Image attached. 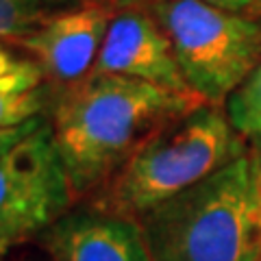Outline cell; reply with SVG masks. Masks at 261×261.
Instances as JSON below:
<instances>
[{"label":"cell","mask_w":261,"mask_h":261,"mask_svg":"<svg viewBox=\"0 0 261 261\" xmlns=\"http://www.w3.org/2000/svg\"><path fill=\"white\" fill-rule=\"evenodd\" d=\"M226 116L240 135L261 137V61L226 100Z\"/></svg>","instance_id":"obj_11"},{"label":"cell","mask_w":261,"mask_h":261,"mask_svg":"<svg viewBox=\"0 0 261 261\" xmlns=\"http://www.w3.org/2000/svg\"><path fill=\"white\" fill-rule=\"evenodd\" d=\"M111 7L89 0L74 9H65L39 31L18 39V44L35 55L48 79L74 85L94 72L98 53L113 20Z\"/></svg>","instance_id":"obj_7"},{"label":"cell","mask_w":261,"mask_h":261,"mask_svg":"<svg viewBox=\"0 0 261 261\" xmlns=\"http://www.w3.org/2000/svg\"><path fill=\"white\" fill-rule=\"evenodd\" d=\"M94 72L120 74L172 92L194 94L183 79L166 31L154 15L140 7L122 9V13L113 15Z\"/></svg>","instance_id":"obj_6"},{"label":"cell","mask_w":261,"mask_h":261,"mask_svg":"<svg viewBox=\"0 0 261 261\" xmlns=\"http://www.w3.org/2000/svg\"><path fill=\"white\" fill-rule=\"evenodd\" d=\"M137 222L154 261H261V198L250 154Z\"/></svg>","instance_id":"obj_2"},{"label":"cell","mask_w":261,"mask_h":261,"mask_svg":"<svg viewBox=\"0 0 261 261\" xmlns=\"http://www.w3.org/2000/svg\"><path fill=\"white\" fill-rule=\"evenodd\" d=\"M200 3L211 5V7H218V9H224V11L238 13L242 9H246V7H250L255 0H200Z\"/></svg>","instance_id":"obj_13"},{"label":"cell","mask_w":261,"mask_h":261,"mask_svg":"<svg viewBox=\"0 0 261 261\" xmlns=\"http://www.w3.org/2000/svg\"><path fill=\"white\" fill-rule=\"evenodd\" d=\"M238 135L226 113L209 102L163 122L113 176L105 209L142 218L244 157L246 146Z\"/></svg>","instance_id":"obj_3"},{"label":"cell","mask_w":261,"mask_h":261,"mask_svg":"<svg viewBox=\"0 0 261 261\" xmlns=\"http://www.w3.org/2000/svg\"><path fill=\"white\" fill-rule=\"evenodd\" d=\"M146 0H109V5L118 7V9H133V7H142Z\"/></svg>","instance_id":"obj_16"},{"label":"cell","mask_w":261,"mask_h":261,"mask_svg":"<svg viewBox=\"0 0 261 261\" xmlns=\"http://www.w3.org/2000/svg\"><path fill=\"white\" fill-rule=\"evenodd\" d=\"M44 120L39 118H33L29 122H24V124H18V126H9V128H0V157H3L5 152H9L15 144H20L24 137H29L33 130H35L39 124H42Z\"/></svg>","instance_id":"obj_12"},{"label":"cell","mask_w":261,"mask_h":261,"mask_svg":"<svg viewBox=\"0 0 261 261\" xmlns=\"http://www.w3.org/2000/svg\"><path fill=\"white\" fill-rule=\"evenodd\" d=\"M152 15L172 44L187 87L226 102L261 61V24L200 0H157Z\"/></svg>","instance_id":"obj_4"},{"label":"cell","mask_w":261,"mask_h":261,"mask_svg":"<svg viewBox=\"0 0 261 261\" xmlns=\"http://www.w3.org/2000/svg\"><path fill=\"white\" fill-rule=\"evenodd\" d=\"M202 102L196 94L105 72L70 85L55 102L50 126L74 194L107 181L154 128Z\"/></svg>","instance_id":"obj_1"},{"label":"cell","mask_w":261,"mask_h":261,"mask_svg":"<svg viewBox=\"0 0 261 261\" xmlns=\"http://www.w3.org/2000/svg\"><path fill=\"white\" fill-rule=\"evenodd\" d=\"M74 196L53 126L42 122L0 157V255L46 233L68 214Z\"/></svg>","instance_id":"obj_5"},{"label":"cell","mask_w":261,"mask_h":261,"mask_svg":"<svg viewBox=\"0 0 261 261\" xmlns=\"http://www.w3.org/2000/svg\"><path fill=\"white\" fill-rule=\"evenodd\" d=\"M252 170H255V178H257V187H259V198H261V137L252 140Z\"/></svg>","instance_id":"obj_14"},{"label":"cell","mask_w":261,"mask_h":261,"mask_svg":"<svg viewBox=\"0 0 261 261\" xmlns=\"http://www.w3.org/2000/svg\"><path fill=\"white\" fill-rule=\"evenodd\" d=\"M42 244L53 261H154L142 224L109 209L68 211Z\"/></svg>","instance_id":"obj_8"},{"label":"cell","mask_w":261,"mask_h":261,"mask_svg":"<svg viewBox=\"0 0 261 261\" xmlns=\"http://www.w3.org/2000/svg\"><path fill=\"white\" fill-rule=\"evenodd\" d=\"M42 76V68L29 61H18L13 70L0 76V128L37 118L44 105V94L39 89Z\"/></svg>","instance_id":"obj_9"},{"label":"cell","mask_w":261,"mask_h":261,"mask_svg":"<svg viewBox=\"0 0 261 261\" xmlns=\"http://www.w3.org/2000/svg\"><path fill=\"white\" fill-rule=\"evenodd\" d=\"M65 5L68 0H0V37L18 42L65 11Z\"/></svg>","instance_id":"obj_10"},{"label":"cell","mask_w":261,"mask_h":261,"mask_svg":"<svg viewBox=\"0 0 261 261\" xmlns=\"http://www.w3.org/2000/svg\"><path fill=\"white\" fill-rule=\"evenodd\" d=\"M15 63H18V61H13V59H11V55L7 53L3 46H0V76H5L9 70H13V65H15Z\"/></svg>","instance_id":"obj_15"}]
</instances>
